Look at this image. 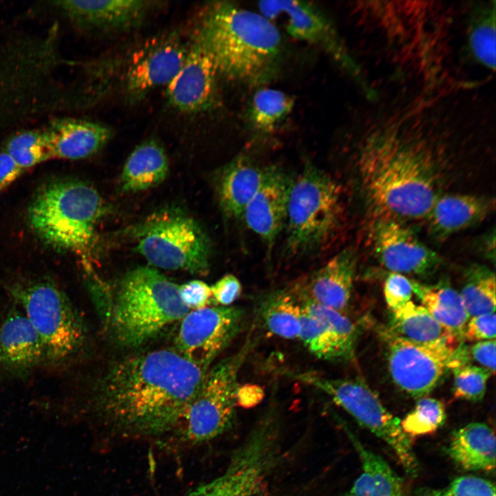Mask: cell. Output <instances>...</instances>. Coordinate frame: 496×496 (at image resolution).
Returning <instances> with one entry per match:
<instances>
[{
    "instance_id": "ac0fdd59",
    "label": "cell",
    "mask_w": 496,
    "mask_h": 496,
    "mask_svg": "<svg viewBox=\"0 0 496 496\" xmlns=\"http://www.w3.org/2000/svg\"><path fill=\"white\" fill-rule=\"evenodd\" d=\"M54 6L85 31L119 32L138 27L153 7L143 0L59 1Z\"/></svg>"
},
{
    "instance_id": "cb8c5ba5",
    "label": "cell",
    "mask_w": 496,
    "mask_h": 496,
    "mask_svg": "<svg viewBox=\"0 0 496 496\" xmlns=\"http://www.w3.org/2000/svg\"><path fill=\"white\" fill-rule=\"evenodd\" d=\"M266 169L260 168L248 158L236 157L222 169L217 180V195L224 213L230 218H241L247 205L260 188Z\"/></svg>"
},
{
    "instance_id": "e575fe53",
    "label": "cell",
    "mask_w": 496,
    "mask_h": 496,
    "mask_svg": "<svg viewBox=\"0 0 496 496\" xmlns=\"http://www.w3.org/2000/svg\"><path fill=\"white\" fill-rule=\"evenodd\" d=\"M5 151L25 171L52 158L43 130H23L14 134L6 143Z\"/></svg>"
},
{
    "instance_id": "1f68e13d",
    "label": "cell",
    "mask_w": 496,
    "mask_h": 496,
    "mask_svg": "<svg viewBox=\"0 0 496 496\" xmlns=\"http://www.w3.org/2000/svg\"><path fill=\"white\" fill-rule=\"evenodd\" d=\"M294 100L285 92L262 87L254 94L248 110V120L253 129L261 134L273 132L291 114Z\"/></svg>"
},
{
    "instance_id": "f1b7e54d",
    "label": "cell",
    "mask_w": 496,
    "mask_h": 496,
    "mask_svg": "<svg viewBox=\"0 0 496 496\" xmlns=\"http://www.w3.org/2000/svg\"><path fill=\"white\" fill-rule=\"evenodd\" d=\"M411 281L413 293L422 305L461 342L470 316L459 293L445 284L426 285Z\"/></svg>"
},
{
    "instance_id": "7bdbcfd3",
    "label": "cell",
    "mask_w": 496,
    "mask_h": 496,
    "mask_svg": "<svg viewBox=\"0 0 496 496\" xmlns=\"http://www.w3.org/2000/svg\"><path fill=\"white\" fill-rule=\"evenodd\" d=\"M468 357H471L480 366L489 371L492 375L495 373V340L475 342L468 349Z\"/></svg>"
},
{
    "instance_id": "ba28073f",
    "label": "cell",
    "mask_w": 496,
    "mask_h": 496,
    "mask_svg": "<svg viewBox=\"0 0 496 496\" xmlns=\"http://www.w3.org/2000/svg\"><path fill=\"white\" fill-rule=\"evenodd\" d=\"M10 291L39 335L45 360L60 364L83 346L84 324L63 291L50 279L15 283Z\"/></svg>"
},
{
    "instance_id": "4316f807",
    "label": "cell",
    "mask_w": 496,
    "mask_h": 496,
    "mask_svg": "<svg viewBox=\"0 0 496 496\" xmlns=\"http://www.w3.org/2000/svg\"><path fill=\"white\" fill-rule=\"evenodd\" d=\"M359 454L362 471L347 496H412L404 480L379 455L349 433Z\"/></svg>"
},
{
    "instance_id": "d4e9b609",
    "label": "cell",
    "mask_w": 496,
    "mask_h": 496,
    "mask_svg": "<svg viewBox=\"0 0 496 496\" xmlns=\"http://www.w3.org/2000/svg\"><path fill=\"white\" fill-rule=\"evenodd\" d=\"M462 59L494 72L495 69V1H468Z\"/></svg>"
},
{
    "instance_id": "b9f144b4",
    "label": "cell",
    "mask_w": 496,
    "mask_h": 496,
    "mask_svg": "<svg viewBox=\"0 0 496 496\" xmlns=\"http://www.w3.org/2000/svg\"><path fill=\"white\" fill-rule=\"evenodd\" d=\"M212 302L218 306L229 307L240 295L242 285L233 274H227L211 287Z\"/></svg>"
},
{
    "instance_id": "836d02e7",
    "label": "cell",
    "mask_w": 496,
    "mask_h": 496,
    "mask_svg": "<svg viewBox=\"0 0 496 496\" xmlns=\"http://www.w3.org/2000/svg\"><path fill=\"white\" fill-rule=\"evenodd\" d=\"M459 294L470 317L495 313V273L484 266L471 267Z\"/></svg>"
},
{
    "instance_id": "f35d334b",
    "label": "cell",
    "mask_w": 496,
    "mask_h": 496,
    "mask_svg": "<svg viewBox=\"0 0 496 496\" xmlns=\"http://www.w3.org/2000/svg\"><path fill=\"white\" fill-rule=\"evenodd\" d=\"M413 293L411 281L403 274L391 272L387 276L384 283V296L391 311L411 301Z\"/></svg>"
},
{
    "instance_id": "d590c367",
    "label": "cell",
    "mask_w": 496,
    "mask_h": 496,
    "mask_svg": "<svg viewBox=\"0 0 496 496\" xmlns=\"http://www.w3.org/2000/svg\"><path fill=\"white\" fill-rule=\"evenodd\" d=\"M444 404L437 399L423 397L414 409L400 421V426L407 435L419 436L435 432L445 422Z\"/></svg>"
},
{
    "instance_id": "9a60e30c",
    "label": "cell",
    "mask_w": 496,
    "mask_h": 496,
    "mask_svg": "<svg viewBox=\"0 0 496 496\" xmlns=\"http://www.w3.org/2000/svg\"><path fill=\"white\" fill-rule=\"evenodd\" d=\"M189 47L176 32L149 40L132 56L124 78L127 99H143L154 89L167 85L182 66Z\"/></svg>"
},
{
    "instance_id": "8992f818",
    "label": "cell",
    "mask_w": 496,
    "mask_h": 496,
    "mask_svg": "<svg viewBox=\"0 0 496 496\" xmlns=\"http://www.w3.org/2000/svg\"><path fill=\"white\" fill-rule=\"evenodd\" d=\"M343 214L342 190L324 171L307 163L291 180L285 225L292 255L319 251L335 236Z\"/></svg>"
},
{
    "instance_id": "d6986e66",
    "label": "cell",
    "mask_w": 496,
    "mask_h": 496,
    "mask_svg": "<svg viewBox=\"0 0 496 496\" xmlns=\"http://www.w3.org/2000/svg\"><path fill=\"white\" fill-rule=\"evenodd\" d=\"M291 180L276 167L264 180L243 214L247 227L271 249L285 226Z\"/></svg>"
},
{
    "instance_id": "7402d4cb",
    "label": "cell",
    "mask_w": 496,
    "mask_h": 496,
    "mask_svg": "<svg viewBox=\"0 0 496 496\" xmlns=\"http://www.w3.org/2000/svg\"><path fill=\"white\" fill-rule=\"evenodd\" d=\"M45 360L41 339L24 313L10 311L0 324V369L27 372Z\"/></svg>"
},
{
    "instance_id": "7c38bea8",
    "label": "cell",
    "mask_w": 496,
    "mask_h": 496,
    "mask_svg": "<svg viewBox=\"0 0 496 496\" xmlns=\"http://www.w3.org/2000/svg\"><path fill=\"white\" fill-rule=\"evenodd\" d=\"M389 336L390 375L400 389L413 397L428 395L449 370L464 361L460 345L415 342L392 333Z\"/></svg>"
},
{
    "instance_id": "603a6c76",
    "label": "cell",
    "mask_w": 496,
    "mask_h": 496,
    "mask_svg": "<svg viewBox=\"0 0 496 496\" xmlns=\"http://www.w3.org/2000/svg\"><path fill=\"white\" fill-rule=\"evenodd\" d=\"M493 199L468 194H440L426 216L431 234L446 238L484 220L493 210Z\"/></svg>"
},
{
    "instance_id": "ffe728a7",
    "label": "cell",
    "mask_w": 496,
    "mask_h": 496,
    "mask_svg": "<svg viewBox=\"0 0 496 496\" xmlns=\"http://www.w3.org/2000/svg\"><path fill=\"white\" fill-rule=\"evenodd\" d=\"M357 258L352 249L341 251L293 287L296 295L342 312L353 287Z\"/></svg>"
},
{
    "instance_id": "5b68a950",
    "label": "cell",
    "mask_w": 496,
    "mask_h": 496,
    "mask_svg": "<svg viewBox=\"0 0 496 496\" xmlns=\"http://www.w3.org/2000/svg\"><path fill=\"white\" fill-rule=\"evenodd\" d=\"M106 206L92 186L64 179L46 184L28 208L30 226L46 245L84 256L95 238L96 225Z\"/></svg>"
},
{
    "instance_id": "f6af8a7d",
    "label": "cell",
    "mask_w": 496,
    "mask_h": 496,
    "mask_svg": "<svg viewBox=\"0 0 496 496\" xmlns=\"http://www.w3.org/2000/svg\"><path fill=\"white\" fill-rule=\"evenodd\" d=\"M264 397V390L258 385L247 384L238 386L236 391V404L245 408L258 404Z\"/></svg>"
},
{
    "instance_id": "8d00e7d4",
    "label": "cell",
    "mask_w": 496,
    "mask_h": 496,
    "mask_svg": "<svg viewBox=\"0 0 496 496\" xmlns=\"http://www.w3.org/2000/svg\"><path fill=\"white\" fill-rule=\"evenodd\" d=\"M452 371L454 397L472 402L484 398L488 380L492 375L489 371L468 362L459 363Z\"/></svg>"
},
{
    "instance_id": "8fae6325",
    "label": "cell",
    "mask_w": 496,
    "mask_h": 496,
    "mask_svg": "<svg viewBox=\"0 0 496 496\" xmlns=\"http://www.w3.org/2000/svg\"><path fill=\"white\" fill-rule=\"evenodd\" d=\"M258 7L259 12L271 21L282 19L292 38L324 50L355 81L366 99L376 95L377 90L371 87L331 21L317 6L300 1H263Z\"/></svg>"
},
{
    "instance_id": "4dcf8cb0",
    "label": "cell",
    "mask_w": 496,
    "mask_h": 496,
    "mask_svg": "<svg viewBox=\"0 0 496 496\" xmlns=\"http://www.w3.org/2000/svg\"><path fill=\"white\" fill-rule=\"evenodd\" d=\"M261 318L266 329L285 338H299L302 306L293 291H281L264 302Z\"/></svg>"
},
{
    "instance_id": "60d3db41",
    "label": "cell",
    "mask_w": 496,
    "mask_h": 496,
    "mask_svg": "<svg viewBox=\"0 0 496 496\" xmlns=\"http://www.w3.org/2000/svg\"><path fill=\"white\" fill-rule=\"evenodd\" d=\"M496 333L495 313H486L470 317L464 332L463 339L469 342L493 340Z\"/></svg>"
},
{
    "instance_id": "44dd1931",
    "label": "cell",
    "mask_w": 496,
    "mask_h": 496,
    "mask_svg": "<svg viewBox=\"0 0 496 496\" xmlns=\"http://www.w3.org/2000/svg\"><path fill=\"white\" fill-rule=\"evenodd\" d=\"M52 158L77 160L89 157L110 141L112 131L104 124L76 118H60L43 130Z\"/></svg>"
},
{
    "instance_id": "52a82bcc",
    "label": "cell",
    "mask_w": 496,
    "mask_h": 496,
    "mask_svg": "<svg viewBox=\"0 0 496 496\" xmlns=\"http://www.w3.org/2000/svg\"><path fill=\"white\" fill-rule=\"evenodd\" d=\"M130 231L135 250L154 267L194 274L209 270V239L198 223L180 209L156 211Z\"/></svg>"
},
{
    "instance_id": "f546056e",
    "label": "cell",
    "mask_w": 496,
    "mask_h": 496,
    "mask_svg": "<svg viewBox=\"0 0 496 496\" xmlns=\"http://www.w3.org/2000/svg\"><path fill=\"white\" fill-rule=\"evenodd\" d=\"M391 333L419 343L444 342L459 346L460 341L421 305L410 301L391 311Z\"/></svg>"
},
{
    "instance_id": "2e32d148",
    "label": "cell",
    "mask_w": 496,
    "mask_h": 496,
    "mask_svg": "<svg viewBox=\"0 0 496 496\" xmlns=\"http://www.w3.org/2000/svg\"><path fill=\"white\" fill-rule=\"evenodd\" d=\"M218 73L211 57L195 39L180 70L166 85V99L178 112L196 114L211 109L217 99Z\"/></svg>"
},
{
    "instance_id": "30bf717a",
    "label": "cell",
    "mask_w": 496,
    "mask_h": 496,
    "mask_svg": "<svg viewBox=\"0 0 496 496\" xmlns=\"http://www.w3.org/2000/svg\"><path fill=\"white\" fill-rule=\"evenodd\" d=\"M252 344L248 339L238 352L208 369L176 426L182 441L196 444L209 440L231 424L237 406L238 373Z\"/></svg>"
},
{
    "instance_id": "3957f363",
    "label": "cell",
    "mask_w": 496,
    "mask_h": 496,
    "mask_svg": "<svg viewBox=\"0 0 496 496\" xmlns=\"http://www.w3.org/2000/svg\"><path fill=\"white\" fill-rule=\"evenodd\" d=\"M359 6L366 21L396 52L391 62L422 80L442 63L451 30L446 8L435 1H367Z\"/></svg>"
},
{
    "instance_id": "7a4b0ae2",
    "label": "cell",
    "mask_w": 496,
    "mask_h": 496,
    "mask_svg": "<svg viewBox=\"0 0 496 496\" xmlns=\"http://www.w3.org/2000/svg\"><path fill=\"white\" fill-rule=\"evenodd\" d=\"M196 39L207 51L218 75L261 85L276 76L281 63L280 31L260 12L231 1L207 6Z\"/></svg>"
},
{
    "instance_id": "ee69618b",
    "label": "cell",
    "mask_w": 496,
    "mask_h": 496,
    "mask_svg": "<svg viewBox=\"0 0 496 496\" xmlns=\"http://www.w3.org/2000/svg\"><path fill=\"white\" fill-rule=\"evenodd\" d=\"M24 171L5 151L0 152V192L14 182Z\"/></svg>"
},
{
    "instance_id": "d6a6232c",
    "label": "cell",
    "mask_w": 496,
    "mask_h": 496,
    "mask_svg": "<svg viewBox=\"0 0 496 496\" xmlns=\"http://www.w3.org/2000/svg\"><path fill=\"white\" fill-rule=\"evenodd\" d=\"M299 338L309 351L320 359L329 361L348 360L354 354L355 348L344 342L302 307Z\"/></svg>"
},
{
    "instance_id": "5bb4252c",
    "label": "cell",
    "mask_w": 496,
    "mask_h": 496,
    "mask_svg": "<svg viewBox=\"0 0 496 496\" xmlns=\"http://www.w3.org/2000/svg\"><path fill=\"white\" fill-rule=\"evenodd\" d=\"M244 311L236 307H207L189 311L180 321L174 349L208 370L240 331Z\"/></svg>"
},
{
    "instance_id": "277c9868",
    "label": "cell",
    "mask_w": 496,
    "mask_h": 496,
    "mask_svg": "<svg viewBox=\"0 0 496 496\" xmlns=\"http://www.w3.org/2000/svg\"><path fill=\"white\" fill-rule=\"evenodd\" d=\"M103 311L111 337L127 347L143 344L189 311L178 285L148 267L123 275L107 295Z\"/></svg>"
},
{
    "instance_id": "4fadbf2b",
    "label": "cell",
    "mask_w": 496,
    "mask_h": 496,
    "mask_svg": "<svg viewBox=\"0 0 496 496\" xmlns=\"http://www.w3.org/2000/svg\"><path fill=\"white\" fill-rule=\"evenodd\" d=\"M276 448L273 431L258 426L235 453L225 473L188 496H267Z\"/></svg>"
},
{
    "instance_id": "6da1fadb",
    "label": "cell",
    "mask_w": 496,
    "mask_h": 496,
    "mask_svg": "<svg viewBox=\"0 0 496 496\" xmlns=\"http://www.w3.org/2000/svg\"><path fill=\"white\" fill-rule=\"evenodd\" d=\"M207 371L174 349L127 356L114 364L101 380L99 411L122 429L164 433L176 428Z\"/></svg>"
},
{
    "instance_id": "e0dca14e",
    "label": "cell",
    "mask_w": 496,
    "mask_h": 496,
    "mask_svg": "<svg viewBox=\"0 0 496 496\" xmlns=\"http://www.w3.org/2000/svg\"><path fill=\"white\" fill-rule=\"evenodd\" d=\"M373 244L381 264L391 272L424 275L440 263L438 255L398 220L378 219Z\"/></svg>"
},
{
    "instance_id": "484cf974",
    "label": "cell",
    "mask_w": 496,
    "mask_h": 496,
    "mask_svg": "<svg viewBox=\"0 0 496 496\" xmlns=\"http://www.w3.org/2000/svg\"><path fill=\"white\" fill-rule=\"evenodd\" d=\"M495 436L486 424L473 422L455 431L447 453L452 460L468 471H494Z\"/></svg>"
},
{
    "instance_id": "83f0119b",
    "label": "cell",
    "mask_w": 496,
    "mask_h": 496,
    "mask_svg": "<svg viewBox=\"0 0 496 496\" xmlns=\"http://www.w3.org/2000/svg\"><path fill=\"white\" fill-rule=\"evenodd\" d=\"M168 159L163 147L154 140L138 145L130 154L121 175L125 192H138L155 187L166 178Z\"/></svg>"
},
{
    "instance_id": "74e56055",
    "label": "cell",
    "mask_w": 496,
    "mask_h": 496,
    "mask_svg": "<svg viewBox=\"0 0 496 496\" xmlns=\"http://www.w3.org/2000/svg\"><path fill=\"white\" fill-rule=\"evenodd\" d=\"M417 496H495V486L489 480L474 475L460 476L442 488H422Z\"/></svg>"
},
{
    "instance_id": "9c48e42d",
    "label": "cell",
    "mask_w": 496,
    "mask_h": 496,
    "mask_svg": "<svg viewBox=\"0 0 496 496\" xmlns=\"http://www.w3.org/2000/svg\"><path fill=\"white\" fill-rule=\"evenodd\" d=\"M293 375L324 392L359 424L386 443L409 475H418L419 463L408 435L401 428L400 419L386 409L364 382L358 378H329L312 372Z\"/></svg>"
},
{
    "instance_id": "ab89813d",
    "label": "cell",
    "mask_w": 496,
    "mask_h": 496,
    "mask_svg": "<svg viewBox=\"0 0 496 496\" xmlns=\"http://www.w3.org/2000/svg\"><path fill=\"white\" fill-rule=\"evenodd\" d=\"M180 299L189 311L209 307L212 302L211 287L200 280H192L178 285Z\"/></svg>"
}]
</instances>
